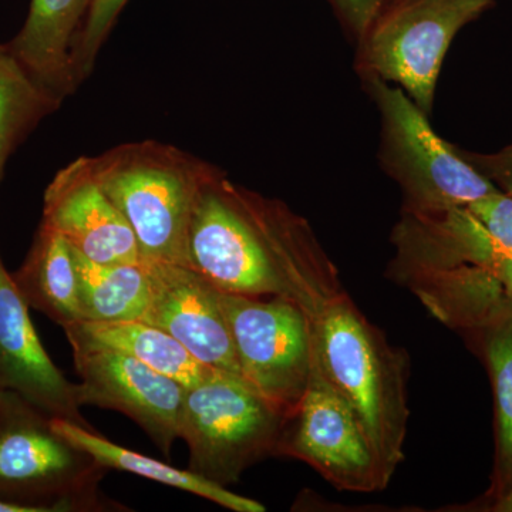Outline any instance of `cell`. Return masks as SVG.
<instances>
[{
	"mask_svg": "<svg viewBox=\"0 0 512 512\" xmlns=\"http://www.w3.org/2000/svg\"><path fill=\"white\" fill-rule=\"evenodd\" d=\"M188 268L222 292L288 299L311 322L343 293L308 221L284 202L232 183L220 168L192 212Z\"/></svg>",
	"mask_w": 512,
	"mask_h": 512,
	"instance_id": "obj_1",
	"label": "cell"
},
{
	"mask_svg": "<svg viewBox=\"0 0 512 512\" xmlns=\"http://www.w3.org/2000/svg\"><path fill=\"white\" fill-rule=\"evenodd\" d=\"M323 370L365 431L386 477L404 460L406 359L345 292L311 323Z\"/></svg>",
	"mask_w": 512,
	"mask_h": 512,
	"instance_id": "obj_2",
	"label": "cell"
},
{
	"mask_svg": "<svg viewBox=\"0 0 512 512\" xmlns=\"http://www.w3.org/2000/svg\"><path fill=\"white\" fill-rule=\"evenodd\" d=\"M94 177L136 235L141 261L188 266V229L218 167L156 140L89 157Z\"/></svg>",
	"mask_w": 512,
	"mask_h": 512,
	"instance_id": "obj_3",
	"label": "cell"
},
{
	"mask_svg": "<svg viewBox=\"0 0 512 512\" xmlns=\"http://www.w3.org/2000/svg\"><path fill=\"white\" fill-rule=\"evenodd\" d=\"M107 471L63 437L49 414L0 389V494L35 501L47 512L126 511L100 491Z\"/></svg>",
	"mask_w": 512,
	"mask_h": 512,
	"instance_id": "obj_4",
	"label": "cell"
},
{
	"mask_svg": "<svg viewBox=\"0 0 512 512\" xmlns=\"http://www.w3.org/2000/svg\"><path fill=\"white\" fill-rule=\"evenodd\" d=\"M288 416L235 373L214 369L185 390L180 439L188 470L228 488L262 458L278 456Z\"/></svg>",
	"mask_w": 512,
	"mask_h": 512,
	"instance_id": "obj_5",
	"label": "cell"
},
{
	"mask_svg": "<svg viewBox=\"0 0 512 512\" xmlns=\"http://www.w3.org/2000/svg\"><path fill=\"white\" fill-rule=\"evenodd\" d=\"M366 77L382 114L383 164L402 187L404 212L439 214L500 191L434 133L427 114L402 90Z\"/></svg>",
	"mask_w": 512,
	"mask_h": 512,
	"instance_id": "obj_6",
	"label": "cell"
},
{
	"mask_svg": "<svg viewBox=\"0 0 512 512\" xmlns=\"http://www.w3.org/2000/svg\"><path fill=\"white\" fill-rule=\"evenodd\" d=\"M493 5L494 0H386L359 39L360 67L366 76L402 84L429 114L448 47Z\"/></svg>",
	"mask_w": 512,
	"mask_h": 512,
	"instance_id": "obj_7",
	"label": "cell"
},
{
	"mask_svg": "<svg viewBox=\"0 0 512 512\" xmlns=\"http://www.w3.org/2000/svg\"><path fill=\"white\" fill-rule=\"evenodd\" d=\"M218 296L242 379L291 416L311 376V320L279 296L262 299L222 291Z\"/></svg>",
	"mask_w": 512,
	"mask_h": 512,
	"instance_id": "obj_8",
	"label": "cell"
},
{
	"mask_svg": "<svg viewBox=\"0 0 512 512\" xmlns=\"http://www.w3.org/2000/svg\"><path fill=\"white\" fill-rule=\"evenodd\" d=\"M278 456L309 464L340 490L372 493L390 481L359 420L326 376L315 340L308 387L286 420Z\"/></svg>",
	"mask_w": 512,
	"mask_h": 512,
	"instance_id": "obj_9",
	"label": "cell"
},
{
	"mask_svg": "<svg viewBox=\"0 0 512 512\" xmlns=\"http://www.w3.org/2000/svg\"><path fill=\"white\" fill-rule=\"evenodd\" d=\"M80 406L116 410L130 417L170 458L180 439V417L187 387L140 360L100 346H72Z\"/></svg>",
	"mask_w": 512,
	"mask_h": 512,
	"instance_id": "obj_10",
	"label": "cell"
},
{
	"mask_svg": "<svg viewBox=\"0 0 512 512\" xmlns=\"http://www.w3.org/2000/svg\"><path fill=\"white\" fill-rule=\"evenodd\" d=\"M141 262L150 279V301L141 320L173 336L202 365L241 376L220 289L188 266Z\"/></svg>",
	"mask_w": 512,
	"mask_h": 512,
	"instance_id": "obj_11",
	"label": "cell"
},
{
	"mask_svg": "<svg viewBox=\"0 0 512 512\" xmlns=\"http://www.w3.org/2000/svg\"><path fill=\"white\" fill-rule=\"evenodd\" d=\"M40 224L55 229L74 251L99 264H140L133 229L94 177L89 157L57 171L43 197Z\"/></svg>",
	"mask_w": 512,
	"mask_h": 512,
	"instance_id": "obj_12",
	"label": "cell"
},
{
	"mask_svg": "<svg viewBox=\"0 0 512 512\" xmlns=\"http://www.w3.org/2000/svg\"><path fill=\"white\" fill-rule=\"evenodd\" d=\"M0 389L12 390L50 417L93 429L82 416L77 384L47 355L12 275L0 258Z\"/></svg>",
	"mask_w": 512,
	"mask_h": 512,
	"instance_id": "obj_13",
	"label": "cell"
},
{
	"mask_svg": "<svg viewBox=\"0 0 512 512\" xmlns=\"http://www.w3.org/2000/svg\"><path fill=\"white\" fill-rule=\"evenodd\" d=\"M93 0H32L28 19L12 42L16 59L57 100L79 89L73 50Z\"/></svg>",
	"mask_w": 512,
	"mask_h": 512,
	"instance_id": "obj_14",
	"label": "cell"
},
{
	"mask_svg": "<svg viewBox=\"0 0 512 512\" xmlns=\"http://www.w3.org/2000/svg\"><path fill=\"white\" fill-rule=\"evenodd\" d=\"M70 346H100L134 357L158 373L194 386L212 372L173 336L144 320L89 322L79 320L63 328Z\"/></svg>",
	"mask_w": 512,
	"mask_h": 512,
	"instance_id": "obj_15",
	"label": "cell"
},
{
	"mask_svg": "<svg viewBox=\"0 0 512 512\" xmlns=\"http://www.w3.org/2000/svg\"><path fill=\"white\" fill-rule=\"evenodd\" d=\"M12 279L29 308L66 328L79 322V276L73 248L55 229L40 224L32 247Z\"/></svg>",
	"mask_w": 512,
	"mask_h": 512,
	"instance_id": "obj_16",
	"label": "cell"
},
{
	"mask_svg": "<svg viewBox=\"0 0 512 512\" xmlns=\"http://www.w3.org/2000/svg\"><path fill=\"white\" fill-rule=\"evenodd\" d=\"M52 423L63 437L72 441L74 446L80 447L90 454L106 470L123 471V473L147 478V480L156 481V483L168 485V487L177 488L180 491H187V493L205 498V500L228 508V510L237 512L265 511L264 505L252 498L232 493L228 488L197 476L188 468L180 470V468L165 464L156 458L144 456L130 448L119 446L101 436L94 429L80 426L74 421L56 419V417H52Z\"/></svg>",
	"mask_w": 512,
	"mask_h": 512,
	"instance_id": "obj_17",
	"label": "cell"
},
{
	"mask_svg": "<svg viewBox=\"0 0 512 512\" xmlns=\"http://www.w3.org/2000/svg\"><path fill=\"white\" fill-rule=\"evenodd\" d=\"M74 251V249H73ZM80 320H141L150 301V279L140 264H99L74 251Z\"/></svg>",
	"mask_w": 512,
	"mask_h": 512,
	"instance_id": "obj_18",
	"label": "cell"
},
{
	"mask_svg": "<svg viewBox=\"0 0 512 512\" xmlns=\"http://www.w3.org/2000/svg\"><path fill=\"white\" fill-rule=\"evenodd\" d=\"M62 106L33 79L8 45H0V181L6 163L40 121Z\"/></svg>",
	"mask_w": 512,
	"mask_h": 512,
	"instance_id": "obj_19",
	"label": "cell"
},
{
	"mask_svg": "<svg viewBox=\"0 0 512 512\" xmlns=\"http://www.w3.org/2000/svg\"><path fill=\"white\" fill-rule=\"evenodd\" d=\"M497 406V498L512 488V305L481 323Z\"/></svg>",
	"mask_w": 512,
	"mask_h": 512,
	"instance_id": "obj_20",
	"label": "cell"
},
{
	"mask_svg": "<svg viewBox=\"0 0 512 512\" xmlns=\"http://www.w3.org/2000/svg\"><path fill=\"white\" fill-rule=\"evenodd\" d=\"M127 2L128 0H93L73 50L77 83L82 84L92 74L101 47Z\"/></svg>",
	"mask_w": 512,
	"mask_h": 512,
	"instance_id": "obj_21",
	"label": "cell"
},
{
	"mask_svg": "<svg viewBox=\"0 0 512 512\" xmlns=\"http://www.w3.org/2000/svg\"><path fill=\"white\" fill-rule=\"evenodd\" d=\"M467 210L498 242L507 249H512V197L507 192H493L470 202Z\"/></svg>",
	"mask_w": 512,
	"mask_h": 512,
	"instance_id": "obj_22",
	"label": "cell"
},
{
	"mask_svg": "<svg viewBox=\"0 0 512 512\" xmlns=\"http://www.w3.org/2000/svg\"><path fill=\"white\" fill-rule=\"evenodd\" d=\"M468 163L488 180L500 185L512 197V144L495 154H476L457 150Z\"/></svg>",
	"mask_w": 512,
	"mask_h": 512,
	"instance_id": "obj_23",
	"label": "cell"
},
{
	"mask_svg": "<svg viewBox=\"0 0 512 512\" xmlns=\"http://www.w3.org/2000/svg\"><path fill=\"white\" fill-rule=\"evenodd\" d=\"M386 0H329L345 28L360 39L372 25Z\"/></svg>",
	"mask_w": 512,
	"mask_h": 512,
	"instance_id": "obj_24",
	"label": "cell"
},
{
	"mask_svg": "<svg viewBox=\"0 0 512 512\" xmlns=\"http://www.w3.org/2000/svg\"><path fill=\"white\" fill-rule=\"evenodd\" d=\"M491 274L500 282L507 301L512 305V249H503L495 258Z\"/></svg>",
	"mask_w": 512,
	"mask_h": 512,
	"instance_id": "obj_25",
	"label": "cell"
},
{
	"mask_svg": "<svg viewBox=\"0 0 512 512\" xmlns=\"http://www.w3.org/2000/svg\"><path fill=\"white\" fill-rule=\"evenodd\" d=\"M493 511L512 512V488L508 493L497 498V501H495V504L493 505Z\"/></svg>",
	"mask_w": 512,
	"mask_h": 512,
	"instance_id": "obj_26",
	"label": "cell"
}]
</instances>
